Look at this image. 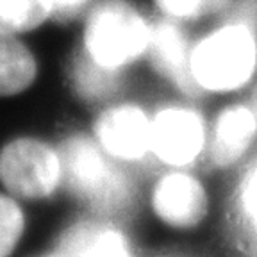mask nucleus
<instances>
[{
	"label": "nucleus",
	"mask_w": 257,
	"mask_h": 257,
	"mask_svg": "<svg viewBox=\"0 0 257 257\" xmlns=\"http://www.w3.org/2000/svg\"><path fill=\"white\" fill-rule=\"evenodd\" d=\"M250 98H252V102H253V105H255V111H257V88L252 91V95H250Z\"/></svg>",
	"instance_id": "20"
},
{
	"label": "nucleus",
	"mask_w": 257,
	"mask_h": 257,
	"mask_svg": "<svg viewBox=\"0 0 257 257\" xmlns=\"http://www.w3.org/2000/svg\"><path fill=\"white\" fill-rule=\"evenodd\" d=\"M27 229L22 202L9 193H0V257H11Z\"/></svg>",
	"instance_id": "16"
},
{
	"label": "nucleus",
	"mask_w": 257,
	"mask_h": 257,
	"mask_svg": "<svg viewBox=\"0 0 257 257\" xmlns=\"http://www.w3.org/2000/svg\"><path fill=\"white\" fill-rule=\"evenodd\" d=\"M52 24L45 0H0V32L25 36Z\"/></svg>",
	"instance_id": "15"
},
{
	"label": "nucleus",
	"mask_w": 257,
	"mask_h": 257,
	"mask_svg": "<svg viewBox=\"0 0 257 257\" xmlns=\"http://www.w3.org/2000/svg\"><path fill=\"white\" fill-rule=\"evenodd\" d=\"M221 184L204 168H152L143 177L140 223L166 243H197L218 229Z\"/></svg>",
	"instance_id": "2"
},
{
	"label": "nucleus",
	"mask_w": 257,
	"mask_h": 257,
	"mask_svg": "<svg viewBox=\"0 0 257 257\" xmlns=\"http://www.w3.org/2000/svg\"><path fill=\"white\" fill-rule=\"evenodd\" d=\"M189 77L193 95L205 104L252 95L257 88V20L227 6L195 29Z\"/></svg>",
	"instance_id": "1"
},
{
	"label": "nucleus",
	"mask_w": 257,
	"mask_h": 257,
	"mask_svg": "<svg viewBox=\"0 0 257 257\" xmlns=\"http://www.w3.org/2000/svg\"><path fill=\"white\" fill-rule=\"evenodd\" d=\"M143 2L154 18L184 25L191 31L216 18L229 6V0H143Z\"/></svg>",
	"instance_id": "14"
},
{
	"label": "nucleus",
	"mask_w": 257,
	"mask_h": 257,
	"mask_svg": "<svg viewBox=\"0 0 257 257\" xmlns=\"http://www.w3.org/2000/svg\"><path fill=\"white\" fill-rule=\"evenodd\" d=\"M191 40V29L156 18L141 79L145 77L159 93L195 96L189 77Z\"/></svg>",
	"instance_id": "10"
},
{
	"label": "nucleus",
	"mask_w": 257,
	"mask_h": 257,
	"mask_svg": "<svg viewBox=\"0 0 257 257\" xmlns=\"http://www.w3.org/2000/svg\"><path fill=\"white\" fill-rule=\"evenodd\" d=\"M40 77V61L22 38L0 32V96L29 91Z\"/></svg>",
	"instance_id": "13"
},
{
	"label": "nucleus",
	"mask_w": 257,
	"mask_h": 257,
	"mask_svg": "<svg viewBox=\"0 0 257 257\" xmlns=\"http://www.w3.org/2000/svg\"><path fill=\"white\" fill-rule=\"evenodd\" d=\"M255 257H257V255H255Z\"/></svg>",
	"instance_id": "21"
},
{
	"label": "nucleus",
	"mask_w": 257,
	"mask_h": 257,
	"mask_svg": "<svg viewBox=\"0 0 257 257\" xmlns=\"http://www.w3.org/2000/svg\"><path fill=\"white\" fill-rule=\"evenodd\" d=\"M0 182L20 202H48L66 197L61 143L20 136L0 150Z\"/></svg>",
	"instance_id": "7"
},
{
	"label": "nucleus",
	"mask_w": 257,
	"mask_h": 257,
	"mask_svg": "<svg viewBox=\"0 0 257 257\" xmlns=\"http://www.w3.org/2000/svg\"><path fill=\"white\" fill-rule=\"evenodd\" d=\"M64 79L73 100L88 109V112L138 86V82L120 79L100 70L80 56L75 48L70 50L64 63Z\"/></svg>",
	"instance_id": "12"
},
{
	"label": "nucleus",
	"mask_w": 257,
	"mask_h": 257,
	"mask_svg": "<svg viewBox=\"0 0 257 257\" xmlns=\"http://www.w3.org/2000/svg\"><path fill=\"white\" fill-rule=\"evenodd\" d=\"M59 143L64 161V191L77 211L140 223L145 175L111 159L84 125L70 127Z\"/></svg>",
	"instance_id": "3"
},
{
	"label": "nucleus",
	"mask_w": 257,
	"mask_h": 257,
	"mask_svg": "<svg viewBox=\"0 0 257 257\" xmlns=\"http://www.w3.org/2000/svg\"><path fill=\"white\" fill-rule=\"evenodd\" d=\"M209 104L197 96L152 95V168H204Z\"/></svg>",
	"instance_id": "6"
},
{
	"label": "nucleus",
	"mask_w": 257,
	"mask_h": 257,
	"mask_svg": "<svg viewBox=\"0 0 257 257\" xmlns=\"http://www.w3.org/2000/svg\"><path fill=\"white\" fill-rule=\"evenodd\" d=\"M36 257H70V255H66V253H64V252H61V250H57L56 246L52 245V248L48 250V252L41 253V255H36Z\"/></svg>",
	"instance_id": "19"
},
{
	"label": "nucleus",
	"mask_w": 257,
	"mask_h": 257,
	"mask_svg": "<svg viewBox=\"0 0 257 257\" xmlns=\"http://www.w3.org/2000/svg\"><path fill=\"white\" fill-rule=\"evenodd\" d=\"M218 229L237 253L257 255V156L221 184Z\"/></svg>",
	"instance_id": "11"
},
{
	"label": "nucleus",
	"mask_w": 257,
	"mask_h": 257,
	"mask_svg": "<svg viewBox=\"0 0 257 257\" xmlns=\"http://www.w3.org/2000/svg\"><path fill=\"white\" fill-rule=\"evenodd\" d=\"M152 95L136 86L91 109L84 123L111 159L141 175L152 170Z\"/></svg>",
	"instance_id": "5"
},
{
	"label": "nucleus",
	"mask_w": 257,
	"mask_h": 257,
	"mask_svg": "<svg viewBox=\"0 0 257 257\" xmlns=\"http://www.w3.org/2000/svg\"><path fill=\"white\" fill-rule=\"evenodd\" d=\"M257 156V111L250 96L209 104V138L204 170L220 184Z\"/></svg>",
	"instance_id": "8"
},
{
	"label": "nucleus",
	"mask_w": 257,
	"mask_h": 257,
	"mask_svg": "<svg viewBox=\"0 0 257 257\" xmlns=\"http://www.w3.org/2000/svg\"><path fill=\"white\" fill-rule=\"evenodd\" d=\"M161 243L157 248H147L145 257H197L186 248V243H166V241H154Z\"/></svg>",
	"instance_id": "18"
},
{
	"label": "nucleus",
	"mask_w": 257,
	"mask_h": 257,
	"mask_svg": "<svg viewBox=\"0 0 257 257\" xmlns=\"http://www.w3.org/2000/svg\"><path fill=\"white\" fill-rule=\"evenodd\" d=\"M154 20L143 0H95L72 48L104 72L140 82Z\"/></svg>",
	"instance_id": "4"
},
{
	"label": "nucleus",
	"mask_w": 257,
	"mask_h": 257,
	"mask_svg": "<svg viewBox=\"0 0 257 257\" xmlns=\"http://www.w3.org/2000/svg\"><path fill=\"white\" fill-rule=\"evenodd\" d=\"M50 22L63 27H77L95 0H45Z\"/></svg>",
	"instance_id": "17"
},
{
	"label": "nucleus",
	"mask_w": 257,
	"mask_h": 257,
	"mask_svg": "<svg viewBox=\"0 0 257 257\" xmlns=\"http://www.w3.org/2000/svg\"><path fill=\"white\" fill-rule=\"evenodd\" d=\"M52 243L70 257H145L149 248L140 223L84 211H77Z\"/></svg>",
	"instance_id": "9"
}]
</instances>
